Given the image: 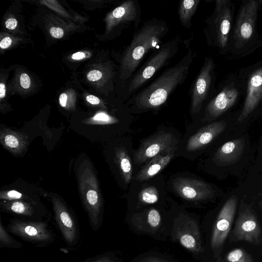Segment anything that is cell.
I'll use <instances>...</instances> for the list:
<instances>
[{
	"mask_svg": "<svg viewBox=\"0 0 262 262\" xmlns=\"http://www.w3.org/2000/svg\"><path fill=\"white\" fill-rule=\"evenodd\" d=\"M191 40L190 38L184 41L187 52L178 63L166 69L158 78L127 100L129 112L139 114L158 110L171 94L185 81L195 57L190 47Z\"/></svg>",
	"mask_w": 262,
	"mask_h": 262,
	"instance_id": "cell-1",
	"label": "cell"
},
{
	"mask_svg": "<svg viewBox=\"0 0 262 262\" xmlns=\"http://www.w3.org/2000/svg\"><path fill=\"white\" fill-rule=\"evenodd\" d=\"M169 31L167 23L153 18L145 21L134 32L124 50L119 67V78L122 91L140 67L146 55L159 49Z\"/></svg>",
	"mask_w": 262,
	"mask_h": 262,
	"instance_id": "cell-2",
	"label": "cell"
},
{
	"mask_svg": "<svg viewBox=\"0 0 262 262\" xmlns=\"http://www.w3.org/2000/svg\"><path fill=\"white\" fill-rule=\"evenodd\" d=\"M262 0H245L241 4L236 16L226 53L246 55L262 45L256 31L258 14Z\"/></svg>",
	"mask_w": 262,
	"mask_h": 262,
	"instance_id": "cell-3",
	"label": "cell"
},
{
	"mask_svg": "<svg viewBox=\"0 0 262 262\" xmlns=\"http://www.w3.org/2000/svg\"><path fill=\"white\" fill-rule=\"evenodd\" d=\"M180 36H176L152 52L149 58L140 66L124 89L122 96L127 100L142 89L160 70L167 65L178 53L181 43Z\"/></svg>",
	"mask_w": 262,
	"mask_h": 262,
	"instance_id": "cell-4",
	"label": "cell"
},
{
	"mask_svg": "<svg viewBox=\"0 0 262 262\" xmlns=\"http://www.w3.org/2000/svg\"><path fill=\"white\" fill-rule=\"evenodd\" d=\"M234 5L229 0L215 1L211 15L205 21L203 32L208 45L226 53L233 23Z\"/></svg>",
	"mask_w": 262,
	"mask_h": 262,
	"instance_id": "cell-5",
	"label": "cell"
},
{
	"mask_svg": "<svg viewBox=\"0 0 262 262\" xmlns=\"http://www.w3.org/2000/svg\"><path fill=\"white\" fill-rule=\"evenodd\" d=\"M78 183L80 195L94 230L100 222L102 200L98 181L90 162L83 161L78 168Z\"/></svg>",
	"mask_w": 262,
	"mask_h": 262,
	"instance_id": "cell-6",
	"label": "cell"
},
{
	"mask_svg": "<svg viewBox=\"0 0 262 262\" xmlns=\"http://www.w3.org/2000/svg\"><path fill=\"white\" fill-rule=\"evenodd\" d=\"M245 98L238 122L246 119L262 102V60L242 70Z\"/></svg>",
	"mask_w": 262,
	"mask_h": 262,
	"instance_id": "cell-7",
	"label": "cell"
},
{
	"mask_svg": "<svg viewBox=\"0 0 262 262\" xmlns=\"http://www.w3.org/2000/svg\"><path fill=\"white\" fill-rule=\"evenodd\" d=\"M244 82L239 74L228 79L220 92L207 105L203 122L215 120L231 107L244 91Z\"/></svg>",
	"mask_w": 262,
	"mask_h": 262,
	"instance_id": "cell-8",
	"label": "cell"
},
{
	"mask_svg": "<svg viewBox=\"0 0 262 262\" xmlns=\"http://www.w3.org/2000/svg\"><path fill=\"white\" fill-rule=\"evenodd\" d=\"M237 205V198L231 196L220 210L213 226L210 245L214 256L217 257L231 230Z\"/></svg>",
	"mask_w": 262,
	"mask_h": 262,
	"instance_id": "cell-9",
	"label": "cell"
},
{
	"mask_svg": "<svg viewBox=\"0 0 262 262\" xmlns=\"http://www.w3.org/2000/svg\"><path fill=\"white\" fill-rule=\"evenodd\" d=\"M214 70L213 59L206 57L190 90V111L192 114L195 115L200 112L208 98L214 79Z\"/></svg>",
	"mask_w": 262,
	"mask_h": 262,
	"instance_id": "cell-10",
	"label": "cell"
},
{
	"mask_svg": "<svg viewBox=\"0 0 262 262\" xmlns=\"http://www.w3.org/2000/svg\"><path fill=\"white\" fill-rule=\"evenodd\" d=\"M141 9L137 0H127L115 8L108 17L110 31L119 34L126 28L133 27L135 32L140 23Z\"/></svg>",
	"mask_w": 262,
	"mask_h": 262,
	"instance_id": "cell-11",
	"label": "cell"
},
{
	"mask_svg": "<svg viewBox=\"0 0 262 262\" xmlns=\"http://www.w3.org/2000/svg\"><path fill=\"white\" fill-rule=\"evenodd\" d=\"M235 241L258 245L262 240V230L253 211L246 205L240 206L238 217L232 232Z\"/></svg>",
	"mask_w": 262,
	"mask_h": 262,
	"instance_id": "cell-12",
	"label": "cell"
},
{
	"mask_svg": "<svg viewBox=\"0 0 262 262\" xmlns=\"http://www.w3.org/2000/svg\"><path fill=\"white\" fill-rule=\"evenodd\" d=\"M174 137L169 133L156 134L145 139L135 153V163L140 164L150 160L158 155L174 148Z\"/></svg>",
	"mask_w": 262,
	"mask_h": 262,
	"instance_id": "cell-13",
	"label": "cell"
},
{
	"mask_svg": "<svg viewBox=\"0 0 262 262\" xmlns=\"http://www.w3.org/2000/svg\"><path fill=\"white\" fill-rule=\"evenodd\" d=\"M181 245L191 252L198 254L203 250L199 228L196 222L191 219L177 223L172 233Z\"/></svg>",
	"mask_w": 262,
	"mask_h": 262,
	"instance_id": "cell-14",
	"label": "cell"
},
{
	"mask_svg": "<svg viewBox=\"0 0 262 262\" xmlns=\"http://www.w3.org/2000/svg\"><path fill=\"white\" fill-rule=\"evenodd\" d=\"M9 229L14 234L31 242H46L52 238L47 225L44 222L16 220L11 223Z\"/></svg>",
	"mask_w": 262,
	"mask_h": 262,
	"instance_id": "cell-15",
	"label": "cell"
},
{
	"mask_svg": "<svg viewBox=\"0 0 262 262\" xmlns=\"http://www.w3.org/2000/svg\"><path fill=\"white\" fill-rule=\"evenodd\" d=\"M173 187L182 198L190 201H202L213 194L209 185L203 181L194 179H177L173 183Z\"/></svg>",
	"mask_w": 262,
	"mask_h": 262,
	"instance_id": "cell-16",
	"label": "cell"
},
{
	"mask_svg": "<svg viewBox=\"0 0 262 262\" xmlns=\"http://www.w3.org/2000/svg\"><path fill=\"white\" fill-rule=\"evenodd\" d=\"M55 216L66 242L72 244L76 237V227L73 219L64 204L56 196L51 198Z\"/></svg>",
	"mask_w": 262,
	"mask_h": 262,
	"instance_id": "cell-17",
	"label": "cell"
},
{
	"mask_svg": "<svg viewBox=\"0 0 262 262\" xmlns=\"http://www.w3.org/2000/svg\"><path fill=\"white\" fill-rule=\"evenodd\" d=\"M227 123L225 121L212 122L201 128L189 139L186 149L189 151H195L210 143L225 129Z\"/></svg>",
	"mask_w": 262,
	"mask_h": 262,
	"instance_id": "cell-18",
	"label": "cell"
},
{
	"mask_svg": "<svg viewBox=\"0 0 262 262\" xmlns=\"http://www.w3.org/2000/svg\"><path fill=\"white\" fill-rule=\"evenodd\" d=\"M245 140L239 138L228 141L216 151L214 160L219 165L227 166L237 162L244 152Z\"/></svg>",
	"mask_w": 262,
	"mask_h": 262,
	"instance_id": "cell-19",
	"label": "cell"
},
{
	"mask_svg": "<svg viewBox=\"0 0 262 262\" xmlns=\"http://www.w3.org/2000/svg\"><path fill=\"white\" fill-rule=\"evenodd\" d=\"M174 148L164 151L151 159L136 174L135 179L139 181L148 180L160 172L171 161Z\"/></svg>",
	"mask_w": 262,
	"mask_h": 262,
	"instance_id": "cell-20",
	"label": "cell"
},
{
	"mask_svg": "<svg viewBox=\"0 0 262 262\" xmlns=\"http://www.w3.org/2000/svg\"><path fill=\"white\" fill-rule=\"evenodd\" d=\"M0 141L7 150L12 154L19 155L27 149L28 137L25 134L4 128L0 132Z\"/></svg>",
	"mask_w": 262,
	"mask_h": 262,
	"instance_id": "cell-21",
	"label": "cell"
},
{
	"mask_svg": "<svg viewBox=\"0 0 262 262\" xmlns=\"http://www.w3.org/2000/svg\"><path fill=\"white\" fill-rule=\"evenodd\" d=\"M200 2V0H184L180 2L178 7V14L183 27L190 29L192 26V18Z\"/></svg>",
	"mask_w": 262,
	"mask_h": 262,
	"instance_id": "cell-22",
	"label": "cell"
},
{
	"mask_svg": "<svg viewBox=\"0 0 262 262\" xmlns=\"http://www.w3.org/2000/svg\"><path fill=\"white\" fill-rule=\"evenodd\" d=\"M115 161L123 180L126 183H129L132 177L133 167L127 151L122 148L118 149L115 153Z\"/></svg>",
	"mask_w": 262,
	"mask_h": 262,
	"instance_id": "cell-23",
	"label": "cell"
},
{
	"mask_svg": "<svg viewBox=\"0 0 262 262\" xmlns=\"http://www.w3.org/2000/svg\"><path fill=\"white\" fill-rule=\"evenodd\" d=\"M6 210L25 216H31L33 213V207L28 203L23 201H11L1 203Z\"/></svg>",
	"mask_w": 262,
	"mask_h": 262,
	"instance_id": "cell-24",
	"label": "cell"
},
{
	"mask_svg": "<svg viewBox=\"0 0 262 262\" xmlns=\"http://www.w3.org/2000/svg\"><path fill=\"white\" fill-rule=\"evenodd\" d=\"M227 262H255L251 255L242 248L230 251L225 257Z\"/></svg>",
	"mask_w": 262,
	"mask_h": 262,
	"instance_id": "cell-25",
	"label": "cell"
},
{
	"mask_svg": "<svg viewBox=\"0 0 262 262\" xmlns=\"http://www.w3.org/2000/svg\"><path fill=\"white\" fill-rule=\"evenodd\" d=\"M140 202L144 204H154L159 199L157 189L153 186L147 187L143 189L139 195Z\"/></svg>",
	"mask_w": 262,
	"mask_h": 262,
	"instance_id": "cell-26",
	"label": "cell"
},
{
	"mask_svg": "<svg viewBox=\"0 0 262 262\" xmlns=\"http://www.w3.org/2000/svg\"><path fill=\"white\" fill-rule=\"evenodd\" d=\"M118 120L106 113L99 112L97 113L91 118L85 122V123L90 124H112L116 123Z\"/></svg>",
	"mask_w": 262,
	"mask_h": 262,
	"instance_id": "cell-27",
	"label": "cell"
},
{
	"mask_svg": "<svg viewBox=\"0 0 262 262\" xmlns=\"http://www.w3.org/2000/svg\"><path fill=\"white\" fill-rule=\"evenodd\" d=\"M0 245L1 247L18 248L21 244L13 239L6 231L2 221L0 224Z\"/></svg>",
	"mask_w": 262,
	"mask_h": 262,
	"instance_id": "cell-28",
	"label": "cell"
},
{
	"mask_svg": "<svg viewBox=\"0 0 262 262\" xmlns=\"http://www.w3.org/2000/svg\"><path fill=\"white\" fill-rule=\"evenodd\" d=\"M161 217L159 212L155 209H150L147 216V222L152 229H156L160 225Z\"/></svg>",
	"mask_w": 262,
	"mask_h": 262,
	"instance_id": "cell-29",
	"label": "cell"
},
{
	"mask_svg": "<svg viewBox=\"0 0 262 262\" xmlns=\"http://www.w3.org/2000/svg\"><path fill=\"white\" fill-rule=\"evenodd\" d=\"M23 194L15 190L2 191L0 192V199L4 200H16L21 199Z\"/></svg>",
	"mask_w": 262,
	"mask_h": 262,
	"instance_id": "cell-30",
	"label": "cell"
},
{
	"mask_svg": "<svg viewBox=\"0 0 262 262\" xmlns=\"http://www.w3.org/2000/svg\"><path fill=\"white\" fill-rule=\"evenodd\" d=\"M103 76V73L99 70H93L90 71L87 75L89 81H96L100 80Z\"/></svg>",
	"mask_w": 262,
	"mask_h": 262,
	"instance_id": "cell-31",
	"label": "cell"
},
{
	"mask_svg": "<svg viewBox=\"0 0 262 262\" xmlns=\"http://www.w3.org/2000/svg\"><path fill=\"white\" fill-rule=\"evenodd\" d=\"M20 84L25 89H29L31 85L30 78L26 73L22 74L19 78Z\"/></svg>",
	"mask_w": 262,
	"mask_h": 262,
	"instance_id": "cell-32",
	"label": "cell"
},
{
	"mask_svg": "<svg viewBox=\"0 0 262 262\" xmlns=\"http://www.w3.org/2000/svg\"><path fill=\"white\" fill-rule=\"evenodd\" d=\"M51 36L56 38H61L64 34L63 30L58 27H52L50 30Z\"/></svg>",
	"mask_w": 262,
	"mask_h": 262,
	"instance_id": "cell-33",
	"label": "cell"
},
{
	"mask_svg": "<svg viewBox=\"0 0 262 262\" xmlns=\"http://www.w3.org/2000/svg\"><path fill=\"white\" fill-rule=\"evenodd\" d=\"M17 21L14 18H8L5 23L6 27L9 30H14L17 27Z\"/></svg>",
	"mask_w": 262,
	"mask_h": 262,
	"instance_id": "cell-34",
	"label": "cell"
},
{
	"mask_svg": "<svg viewBox=\"0 0 262 262\" xmlns=\"http://www.w3.org/2000/svg\"><path fill=\"white\" fill-rule=\"evenodd\" d=\"M12 43V39L9 37L4 38L0 42V47L2 49H5L8 48Z\"/></svg>",
	"mask_w": 262,
	"mask_h": 262,
	"instance_id": "cell-35",
	"label": "cell"
},
{
	"mask_svg": "<svg viewBox=\"0 0 262 262\" xmlns=\"http://www.w3.org/2000/svg\"><path fill=\"white\" fill-rule=\"evenodd\" d=\"M86 100L87 101L91 104L98 105L100 103V99L93 95H89L86 97Z\"/></svg>",
	"mask_w": 262,
	"mask_h": 262,
	"instance_id": "cell-36",
	"label": "cell"
},
{
	"mask_svg": "<svg viewBox=\"0 0 262 262\" xmlns=\"http://www.w3.org/2000/svg\"><path fill=\"white\" fill-rule=\"evenodd\" d=\"M59 104L61 106L63 107H66L67 106L68 102V96L66 93H62L60 94L59 98Z\"/></svg>",
	"mask_w": 262,
	"mask_h": 262,
	"instance_id": "cell-37",
	"label": "cell"
},
{
	"mask_svg": "<svg viewBox=\"0 0 262 262\" xmlns=\"http://www.w3.org/2000/svg\"><path fill=\"white\" fill-rule=\"evenodd\" d=\"M140 262H167L159 258L149 256L142 259Z\"/></svg>",
	"mask_w": 262,
	"mask_h": 262,
	"instance_id": "cell-38",
	"label": "cell"
},
{
	"mask_svg": "<svg viewBox=\"0 0 262 262\" xmlns=\"http://www.w3.org/2000/svg\"><path fill=\"white\" fill-rule=\"evenodd\" d=\"M85 57V54L84 53L82 52H78L75 53H74L72 56L71 58L76 60H79L82 59Z\"/></svg>",
	"mask_w": 262,
	"mask_h": 262,
	"instance_id": "cell-39",
	"label": "cell"
},
{
	"mask_svg": "<svg viewBox=\"0 0 262 262\" xmlns=\"http://www.w3.org/2000/svg\"><path fill=\"white\" fill-rule=\"evenodd\" d=\"M6 88L5 85L3 83H0V98L3 99L5 96Z\"/></svg>",
	"mask_w": 262,
	"mask_h": 262,
	"instance_id": "cell-40",
	"label": "cell"
},
{
	"mask_svg": "<svg viewBox=\"0 0 262 262\" xmlns=\"http://www.w3.org/2000/svg\"><path fill=\"white\" fill-rule=\"evenodd\" d=\"M93 262H115L108 257H104L98 259Z\"/></svg>",
	"mask_w": 262,
	"mask_h": 262,
	"instance_id": "cell-41",
	"label": "cell"
}]
</instances>
